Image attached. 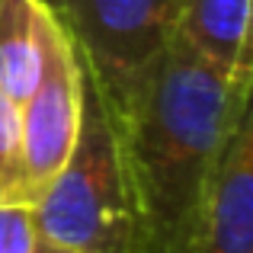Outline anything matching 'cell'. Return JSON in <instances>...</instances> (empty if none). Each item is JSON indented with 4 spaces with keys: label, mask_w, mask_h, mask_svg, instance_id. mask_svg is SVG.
Segmentation results:
<instances>
[{
    "label": "cell",
    "mask_w": 253,
    "mask_h": 253,
    "mask_svg": "<svg viewBox=\"0 0 253 253\" xmlns=\"http://www.w3.org/2000/svg\"><path fill=\"white\" fill-rule=\"evenodd\" d=\"M250 81L173 39L157 68L109 112L141 231V253H192L231 131L250 112Z\"/></svg>",
    "instance_id": "obj_1"
},
{
    "label": "cell",
    "mask_w": 253,
    "mask_h": 253,
    "mask_svg": "<svg viewBox=\"0 0 253 253\" xmlns=\"http://www.w3.org/2000/svg\"><path fill=\"white\" fill-rule=\"evenodd\" d=\"M32 209L39 234L74 253H141V231L119 138L86 71L74 151Z\"/></svg>",
    "instance_id": "obj_2"
},
{
    "label": "cell",
    "mask_w": 253,
    "mask_h": 253,
    "mask_svg": "<svg viewBox=\"0 0 253 253\" xmlns=\"http://www.w3.org/2000/svg\"><path fill=\"white\" fill-rule=\"evenodd\" d=\"M74 42L106 112H119L176 39L179 0H42Z\"/></svg>",
    "instance_id": "obj_3"
},
{
    "label": "cell",
    "mask_w": 253,
    "mask_h": 253,
    "mask_svg": "<svg viewBox=\"0 0 253 253\" xmlns=\"http://www.w3.org/2000/svg\"><path fill=\"white\" fill-rule=\"evenodd\" d=\"M84 68L74 42L48 13L42 29V68L32 96L19 106L23 119V170L13 202L36 205L48 192L81 131Z\"/></svg>",
    "instance_id": "obj_4"
},
{
    "label": "cell",
    "mask_w": 253,
    "mask_h": 253,
    "mask_svg": "<svg viewBox=\"0 0 253 253\" xmlns=\"http://www.w3.org/2000/svg\"><path fill=\"white\" fill-rule=\"evenodd\" d=\"M192 253H253V119L231 131L205 224Z\"/></svg>",
    "instance_id": "obj_5"
},
{
    "label": "cell",
    "mask_w": 253,
    "mask_h": 253,
    "mask_svg": "<svg viewBox=\"0 0 253 253\" xmlns=\"http://www.w3.org/2000/svg\"><path fill=\"white\" fill-rule=\"evenodd\" d=\"M176 39L231 77H253L250 0H179Z\"/></svg>",
    "instance_id": "obj_6"
},
{
    "label": "cell",
    "mask_w": 253,
    "mask_h": 253,
    "mask_svg": "<svg viewBox=\"0 0 253 253\" xmlns=\"http://www.w3.org/2000/svg\"><path fill=\"white\" fill-rule=\"evenodd\" d=\"M48 6L42 0H0V90L23 106L42 68V29Z\"/></svg>",
    "instance_id": "obj_7"
},
{
    "label": "cell",
    "mask_w": 253,
    "mask_h": 253,
    "mask_svg": "<svg viewBox=\"0 0 253 253\" xmlns=\"http://www.w3.org/2000/svg\"><path fill=\"white\" fill-rule=\"evenodd\" d=\"M23 170V119L19 106L0 90V202H13Z\"/></svg>",
    "instance_id": "obj_8"
},
{
    "label": "cell",
    "mask_w": 253,
    "mask_h": 253,
    "mask_svg": "<svg viewBox=\"0 0 253 253\" xmlns=\"http://www.w3.org/2000/svg\"><path fill=\"white\" fill-rule=\"evenodd\" d=\"M36 209L26 202H0V253L36 250Z\"/></svg>",
    "instance_id": "obj_9"
},
{
    "label": "cell",
    "mask_w": 253,
    "mask_h": 253,
    "mask_svg": "<svg viewBox=\"0 0 253 253\" xmlns=\"http://www.w3.org/2000/svg\"><path fill=\"white\" fill-rule=\"evenodd\" d=\"M32 253H74V250H68L64 244H58V241H51V237L39 234L36 237V250H32Z\"/></svg>",
    "instance_id": "obj_10"
}]
</instances>
